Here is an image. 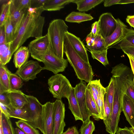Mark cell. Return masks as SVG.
Wrapping results in <instances>:
<instances>
[{
  "label": "cell",
  "instance_id": "f35d334b",
  "mask_svg": "<svg viewBox=\"0 0 134 134\" xmlns=\"http://www.w3.org/2000/svg\"><path fill=\"white\" fill-rule=\"evenodd\" d=\"M10 6V0L3 4L2 6L0 16V27L4 26L9 13Z\"/></svg>",
  "mask_w": 134,
  "mask_h": 134
},
{
  "label": "cell",
  "instance_id": "11a10c76",
  "mask_svg": "<svg viewBox=\"0 0 134 134\" xmlns=\"http://www.w3.org/2000/svg\"><path fill=\"white\" fill-rule=\"evenodd\" d=\"M128 57L131 68L134 76V57L129 55H127Z\"/></svg>",
  "mask_w": 134,
  "mask_h": 134
},
{
  "label": "cell",
  "instance_id": "6da1fadb",
  "mask_svg": "<svg viewBox=\"0 0 134 134\" xmlns=\"http://www.w3.org/2000/svg\"><path fill=\"white\" fill-rule=\"evenodd\" d=\"M43 7L30 8L26 14L23 23L14 40L11 43L12 55L30 37L36 38L42 36L44 17L41 15Z\"/></svg>",
  "mask_w": 134,
  "mask_h": 134
},
{
  "label": "cell",
  "instance_id": "836d02e7",
  "mask_svg": "<svg viewBox=\"0 0 134 134\" xmlns=\"http://www.w3.org/2000/svg\"><path fill=\"white\" fill-rule=\"evenodd\" d=\"M105 88L107 99L111 113L112 109L115 92L114 82L112 77L111 78L108 85Z\"/></svg>",
  "mask_w": 134,
  "mask_h": 134
},
{
  "label": "cell",
  "instance_id": "60d3db41",
  "mask_svg": "<svg viewBox=\"0 0 134 134\" xmlns=\"http://www.w3.org/2000/svg\"><path fill=\"white\" fill-rule=\"evenodd\" d=\"M105 94H103L98 97V100L97 104L100 118L102 120H103L104 117V100Z\"/></svg>",
  "mask_w": 134,
  "mask_h": 134
},
{
  "label": "cell",
  "instance_id": "e0dca14e",
  "mask_svg": "<svg viewBox=\"0 0 134 134\" xmlns=\"http://www.w3.org/2000/svg\"><path fill=\"white\" fill-rule=\"evenodd\" d=\"M8 95L11 105L14 108H22L27 103L25 94L19 90H11L8 91Z\"/></svg>",
  "mask_w": 134,
  "mask_h": 134
},
{
  "label": "cell",
  "instance_id": "ba28073f",
  "mask_svg": "<svg viewBox=\"0 0 134 134\" xmlns=\"http://www.w3.org/2000/svg\"><path fill=\"white\" fill-rule=\"evenodd\" d=\"M54 118L52 134H62L66 126L64 121L65 109L61 100L56 99L53 102Z\"/></svg>",
  "mask_w": 134,
  "mask_h": 134
},
{
  "label": "cell",
  "instance_id": "8992f818",
  "mask_svg": "<svg viewBox=\"0 0 134 134\" xmlns=\"http://www.w3.org/2000/svg\"><path fill=\"white\" fill-rule=\"evenodd\" d=\"M68 60L57 57L50 46L48 51L43 55L42 62L44 64L43 70H46L52 72L54 74L64 71L68 66Z\"/></svg>",
  "mask_w": 134,
  "mask_h": 134
},
{
  "label": "cell",
  "instance_id": "d4e9b609",
  "mask_svg": "<svg viewBox=\"0 0 134 134\" xmlns=\"http://www.w3.org/2000/svg\"><path fill=\"white\" fill-rule=\"evenodd\" d=\"M93 19L90 14L73 11L66 16L65 21L67 22L79 24L82 22L91 20Z\"/></svg>",
  "mask_w": 134,
  "mask_h": 134
},
{
  "label": "cell",
  "instance_id": "8d00e7d4",
  "mask_svg": "<svg viewBox=\"0 0 134 134\" xmlns=\"http://www.w3.org/2000/svg\"><path fill=\"white\" fill-rule=\"evenodd\" d=\"M22 80L16 74L11 73L10 76V84L11 90H19L21 87L23 85Z\"/></svg>",
  "mask_w": 134,
  "mask_h": 134
},
{
  "label": "cell",
  "instance_id": "d6a6232c",
  "mask_svg": "<svg viewBox=\"0 0 134 134\" xmlns=\"http://www.w3.org/2000/svg\"><path fill=\"white\" fill-rule=\"evenodd\" d=\"M15 124L18 128L27 134H40L38 130L27 122L20 120Z\"/></svg>",
  "mask_w": 134,
  "mask_h": 134
},
{
  "label": "cell",
  "instance_id": "db71d44e",
  "mask_svg": "<svg viewBox=\"0 0 134 134\" xmlns=\"http://www.w3.org/2000/svg\"><path fill=\"white\" fill-rule=\"evenodd\" d=\"M126 20L130 26L134 28V15L127 16Z\"/></svg>",
  "mask_w": 134,
  "mask_h": 134
},
{
  "label": "cell",
  "instance_id": "4316f807",
  "mask_svg": "<svg viewBox=\"0 0 134 134\" xmlns=\"http://www.w3.org/2000/svg\"><path fill=\"white\" fill-rule=\"evenodd\" d=\"M11 43L0 44V64L5 65L10 60L13 55L11 50Z\"/></svg>",
  "mask_w": 134,
  "mask_h": 134
},
{
  "label": "cell",
  "instance_id": "44dd1931",
  "mask_svg": "<svg viewBox=\"0 0 134 134\" xmlns=\"http://www.w3.org/2000/svg\"><path fill=\"white\" fill-rule=\"evenodd\" d=\"M11 73L5 65L0 64V93L11 90L10 84Z\"/></svg>",
  "mask_w": 134,
  "mask_h": 134
},
{
  "label": "cell",
  "instance_id": "9c48e42d",
  "mask_svg": "<svg viewBox=\"0 0 134 134\" xmlns=\"http://www.w3.org/2000/svg\"><path fill=\"white\" fill-rule=\"evenodd\" d=\"M42 70V67L37 61L31 60L18 69L15 74L22 80L26 82L35 79L37 75Z\"/></svg>",
  "mask_w": 134,
  "mask_h": 134
},
{
  "label": "cell",
  "instance_id": "484cf974",
  "mask_svg": "<svg viewBox=\"0 0 134 134\" xmlns=\"http://www.w3.org/2000/svg\"><path fill=\"white\" fill-rule=\"evenodd\" d=\"M104 0H74L79 12H87L103 2Z\"/></svg>",
  "mask_w": 134,
  "mask_h": 134
},
{
  "label": "cell",
  "instance_id": "c3c4849f",
  "mask_svg": "<svg viewBox=\"0 0 134 134\" xmlns=\"http://www.w3.org/2000/svg\"><path fill=\"white\" fill-rule=\"evenodd\" d=\"M7 43L4 26L0 27V44Z\"/></svg>",
  "mask_w": 134,
  "mask_h": 134
},
{
  "label": "cell",
  "instance_id": "f1b7e54d",
  "mask_svg": "<svg viewBox=\"0 0 134 134\" xmlns=\"http://www.w3.org/2000/svg\"><path fill=\"white\" fill-rule=\"evenodd\" d=\"M10 118L0 111V124L3 134H15Z\"/></svg>",
  "mask_w": 134,
  "mask_h": 134
},
{
  "label": "cell",
  "instance_id": "2e32d148",
  "mask_svg": "<svg viewBox=\"0 0 134 134\" xmlns=\"http://www.w3.org/2000/svg\"><path fill=\"white\" fill-rule=\"evenodd\" d=\"M9 13L11 21L14 28V39L26 13L17 9L14 6L12 0H10Z\"/></svg>",
  "mask_w": 134,
  "mask_h": 134
},
{
  "label": "cell",
  "instance_id": "91938a15",
  "mask_svg": "<svg viewBox=\"0 0 134 134\" xmlns=\"http://www.w3.org/2000/svg\"><path fill=\"white\" fill-rule=\"evenodd\" d=\"M129 129L134 134V128L131 127L129 128Z\"/></svg>",
  "mask_w": 134,
  "mask_h": 134
},
{
  "label": "cell",
  "instance_id": "4fadbf2b",
  "mask_svg": "<svg viewBox=\"0 0 134 134\" xmlns=\"http://www.w3.org/2000/svg\"><path fill=\"white\" fill-rule=\"evenodd\" d=\"M116 28L113 34L105 39L107 47L108 48L125 38L134 30L128 29L127 26L119 19H116Z\"/></svg>",
  "mask_w": 134,
  "mask_h": 134
},
{
  "label": "cell",
  "instance_id": "7402d4cb",
  "mask_svg": "<svg viewBox=\"0 0 134 134\" xmlns=\"http://www.w3.org/2000/svg\"><path fill=\"white\" fill-rule=\"evenodd\" d=\"M67 99L68 101L69 108L71 111L75 120H80L82 121L79 106L75 94L74 87H72Z\"/></svg>",
  "mask_w": 134,
  "mask_h": 134
},
{
  "label": "cell",
  "instance_id": "ffe728a7",
  "mask_svg": "<svg viewBox=\"0 0 134 134\" xmlns=\"http://www.w3.org/2000/svg\"><path fill=\"white\" fill-rule=\"evenodd\" d=\"M30 54L28 47H20L14 54L13 62L15 67L19 69L27 62Z\"/></svg>",
  "mask_w": 134,
  "mask_h": 134
},
{
  "label": "cell",
  "instance_id": "1f68e13d",
  "mask_svg": "<svg viewBox=\"0 0 134 134\" xmlns=\"http://www.w3.org/2000/svg\"><path fill=\"white\" fill-rule=\"evenodd\" d=\"M90 51H101L108 49L107 47L105 39L101 36L100 33L95 37L94 44L92 47L86 46Z\"/></svg>",
  "mask_w": 134,
  "mask_h": 134
},
{
  "label": "cell",
  "instance_id": "681fc988",
  "mask_svg": "<svg viewBox=\"0 0 134 134\" xmlns=\"http://www.w3.org/2000/svg\"><path fill=\"white\" fill-rule=\"evenodd\" d=\"M62 134H79L76 127L74 126L69 128L67 130Z\"/></svg>",
  "mask_w": 134,
  "mask_h": 134
},
{
  "label": "cell",
  "instance_id": "816d5d0a",
  "mask_svg": "<svg viewBox=\"0 0 134 134\" xmlns=\"http://www.w3.org/2000/svg\"><path fill=\"white\" fill-rule=\"evenodd\" d=\"M121 49L126 55H129L134 57V47L124 48Z\"/></svg>",
  "mask_w": 134,
  "mask_h": 134
},
{
  "label": "cell",
  "instance_id": "4dcf8cb0",
  "mask_svg": "<svg viewBox=\"0 0 134 134\" xmlns=\"http://www.w3.org/2000/svg\"><path fill=\"white\" fill-rule=\"evenodd\" d=\"M87 88H89L95 92L98 97L106 93L105 88L100 83V80L96 79L90 82L87 85Z\"/></svg>",
  "mask_w": 134,
  "mask_h": 134
},
{
  "label": "cell",
  "instance_id": "5bb4252c",
  "mask_svg": "<svg viewBox=\"0 0 134 134\" xmlns=\"http://www.w3.org/2000/svg\"><path fill=\"white\" fill-rule=\"evenodd\" d=\"M111 73L112 75L120 78L128 87L134 81L131 69L123 63H120L113 67Z\"/></svg>",
  "mask_w": 134,
  "mask_h": 134
},
{
  "label": "cell",
  "instance_id": "6f0895ef",
  "mask_svg": "<svg viewBox=\"0 0 134 134\" xmlns=\"http://www.w3.org/2000/svg\"><path fill=\"white\" fill-rule=\"evenodd\" d=\"M15 134H27L21 130L19 128L14 129Z\"/></svg>",
  "mask_w": 134,
  "mask_h": 134
},
{
  "label": "cell",
  "instance_id": "5b68a950",
  "mask_svg": "<svg viewBox=\"0 0 134 134\" xmlns=\"http://www.w3.org/2000/svg\"><path fill=\"white\" fill-rule=\"evenodd\" d=\"M27 102L25 106L29 111L32 120L29 123L34 127L39 130L43 134L42 123L43 105L35 97L25 94Z\"/></svg>",
  "mask_w": 134,
  "mask_h": 134
},
{
  "label": "cell",
  "instance_id": "9a60e30c",
  "mask_svg": "<svg viewBox=\"0 0 134 134\" xmlns=\"http://www.w3.org/2000/svg\"><path fill=\"white\" fill-rule=\"evenodd\" d=\"M65 34L75 51L85 61L90 63L87 49L80 39L68 31Z\"/></svg>",
  "mask_w": 134,
  "mask_h": 134
},
{
  "label": "cell",
  "instance_id": "ab89813d",
  "mask_svg": "<svg viewBox=\"0 0 134 134\" xmlns=\"http://www.w3.org/2000/svg\"><path fill=\"white\" fill-rule=\"evenodd\" d=\"M95 129L93 122L90 120L83 123L80 129V134H92Z\"/></svg>",
  "mask_w": 134,
  "mask_h": 134
},
{
  "label": "cell",
  "instance_id": "ee69618b",
  "mask_svg": "<svg viewBox=\"0 0 134 134\" xmlns=\"http://www.w3.org/2000/svg\"><path fill=\"white\" fill-rule=\"evenodd\" d=\"M47 0H31L30 7L32 8L43 7Z\"/></svg>",
  "mask_w": 134,
  "mask_h": 134
},
{
  "label": "cell",
  "instance_id": "d6986e66",
  "mask_svg": "<svg viewBox=\"0 0 134 134\" xmlns=\"http://www.w3.org/2000/svg\"><path fill=\"white\" fill-rule=\"evenodd\" d=\"M9 108V117L19 119L30 123L32 121L30 112L25 105L23 108H16L11 104L7 106Z\"/></svg>",
  "mask_w": 134,
  "mask_h": 134
},
{
  "label": "cell",
  "instance_id": "e575fe53",
  "mask_svg": "<svg viewBox=\"0 0 134 134\" xmlns=\"http://www.w3.org/2000/svg\"><path fill=\"white\" fill-rule=\"evenodd\" d=\"M104 117L103 120L105 125L106 130L109 133L111 123V111L107 99L106 93L104 97Z\"/></svg>",
  "mask_w": 134,
  "mask_h": 134
},
{
  "label": "cell",
  "instance_id": "ac0fdd59",
  "mask_svg": "<svg viewBox=\"0 0 134 134\" xmlns=\"http://www.w3.org/2000/svg\"><path fill=\"white\" fill-rule=\"evenodd\" d=\"M122 109L127 120L134 128V102L126 93L123 99Z\"/></svg>",
  "mask_w": 134,
  "mask_h": 134
},
{
  "label": "cell",
  "instance_id": "f6af8a7d",
  "mask_svg": "<svg viewBox=\"0 0 134 134\" xmlns=\"http://www.w3.org/2000/svg\"><path fill=\"white\" fill-rule=\"evenodd\" d=\"M126 93L134 102V81L129 87Z\"/></svg>",
  "mask_w": 134,
  "mask_h": 134
},
{
  "label": "cell",
  "instance_id": "8fae6325",
  "mask_svg": "<svg viewBox=\"0 0 134 134\" xmlns=\"http://www.w3.org/2000/svg\"><path fill=\"white\" fill-rule=\"evenodd\" d=\"M98 21L100 33L104 39L110 36L116 27V20L110 13H106L102 14Z\"/></svg>",
  "mask_w": 134,
  "mask_h": 134
},
{
  "label": "cell",
  "instance_id": "52a82bcc",
  "mask_svg": "<svg viewBox=\"0 0 134 134\" xmlns=\"http://www.w3.org/2000/svg\"><path fill=\"white\" fill-rule=\"evenodd\" d=\"M50 46L49 39L47 34L31 41L28 47L32 57L39 62H42V58Z\"/></svg>",
  "mask_w": 134,
  "mask_h": 134
},
{
  "label": "cell",
  "instance_id": "603a6c76",
  "mask_svg": "<svg viewBox=\"0 0 134 134\" xmlns=\"http://www.w3.org/2000/svg\"><path fill=\"white\" fill-rule=\"evenodd\" d=\"M85 95L87 107L91 116L95 120H99L100 119L97 105L87 87Z\"/></svg>",
  "mask_w": 134,
  "mask_h": 134
},
{
  "label": "cell",
  "instance_id": "3957f363",
  "mask_svg": "<svg viewBox=\"0 0 134 134\" xmlns=\"http://www.w3.org/2000/svg\"><path fill=\"white\" fill-rule=\"evenodd\" d=\"M68 28L63 20L56 19L50 23L48 29L47 34L52 51L57 57L61 59L63 58L65 33Z\"/></svg>",
  "mask_w": 134,
  "mask_h": 134
},
{
  "label": "cell",
  "instance_id": "cb8c5ba5",
  "mask_svg": "<svg viewBox=\"0 0 134 134\" xmlns=\"http://www.w3.org/2000/svg\"><path fill=\"white\" fill-rule=\"evenodd\" d=\"M74 0H47L43 9L44 11H49L59 10L66 5L73 3Z\"/></svg>",
  "mask_w": 134,
  "mask_h": 134
},
{
  "label": "cell",
  "instance_id": "30bf717a",
  "mask_svg": "<svg viewBox=\"0 0 134 134\" xmlns=\"http://www.w3.org/2000/svg\"><path fill=\"white\" fill-rule=\"evenodd\" d=\"M86 87V82L81 80L80 82L74 87L75 94L79 106L83 123L90 120L91 116L86 104L85 91Z\"/></svg>",
  "mask_w": 134,
  "mask_h": 134
},
{
  "label": "cell",
  "instance_id": "d590c367",
  "mask_svg": "<svg viewBox=\"0 0 134 134\" xmlns=\"http://www.w3.org/2000/svg\"><path fill=\"white\" fill-rule=\"evenodd\" d=\"M106 49L101 51H90L92 57L100 62L104 66L108 64L107 55V50Z\"/></svg>",
  "mask_w": 134,
  "mask_h": 134
},
{
  "label": "cell",
  "instance_id": "f546056e",
  "mask_svg": "<svg viewBox=\"0 0 134 134\" xmlns=\"http://www.w3.org/2000/svg\"><path fill=\"white\" fill-rule=\"evenodd\" d=\"M4 26L7 43L12 42L14 39V29L11 21L9 12Z\"/></svg>",
  "mask_w": 134,
  "mask_h": 134
},
{
  "label": "cell",
  "instance_id": "277c9868",
  "mask_svg": "<svg viewBox=\"0 0 134 134\" xmlns=\"http://www.w3.org/2000/svg\"><path fill=\"white\" fill-rule=\"evenodd\" d=\"M49 90L53 97L58 99H67L73 87L69 80L61 74L51 76L48 80Z\"/></svg>",
  "mask_w": 134,
  "mask_h": 134
},
{
  "label": "cell",
  "instance_id": "9f6ffc18",
  "mask_svg": "<svg viewBox=\"0 0 134 134\" xmlns=\"http://www.w3.org/2000/svg\"><path fill=\"white\" fill-rule=\"evenodd\" d=\"M134 3V0H120L118 4H125Z\"/></svg>",
  "mask_w": 134,
  "mask_h": 134
},
{
  "label": "cell",
  "instance_id": "680465c9",
  "mask_svg": "<svg viewBox=\"0 0 134 134\" xmlns=\"http://www.w3.org/2000/svg\"><path fill=\"white\" fill-rule=\"evenodd\" d=\"M0 134H3L2 126L1 124H0Z\"/></svg>",
  "mask_w": 134,
  "mask_h": 134
},
{
  "label": "cell",
  "instance_id": "83f0119b",
  "mask_svg": "<svg viewBox=\"0 0 134 134\" xmlns=\"http://www.w3.org/2000/svg\"><path fill=\"white\" fill-rule=\"evenodd\" d=\"M133 47H134V31L119 41L111 45L108 48H115L117 49H122Z\"/></svg>",
  "mask_w": 134,
  "mask_h": 134
},
{
  "label": "cell",
  "instance_id": "7a4b0ae2",
  "mask_svg": "<svg viewBox=\"0 0 134 134\" xmlns=\"http://www.w3.org/2000/svg\"><path fill=\"white\" fill-rule=\"evenodd\" d=\"M64 53L77 78L88 83L92 80L94 74L91 65L85 61L75 51L65 35Z\"/></svg>",
  "mask_w": 134,
  "mask_h": 134
},
{
  "label": "cell",
  "instance_id": "7dc6e473",
  "mask_svg": "<svg viewBox=\"0 0 134 134\" xmlns=\"http://www.w3.org/2000/svg\"><path fill=\"white\" fill-rule=\"evenodd\" d=\"M115 134H134L133 132L126 126L123 128H118Z\"/></svg>",
  "mask_w": 134,
  "mask_h": 134
},
{
  "label": "cell",
  "instance_id": "f907efd6",
  "mask_svg": "<svg viewBox=\"0 0 134 134\" xmlns=\"http://www.w3.org/2000/svg\"><path fill=\"white\" fill-rule=\"evenodd\" d=\"M120 0H104V5L105 7H109L112 5L118 4Z\"/></svg>",
  "mask_w": 134,
  "mask_h": 134
},
{
  "label": "cell",
  "instance_id": "f5cc1de1",
  "mask_svg": "<svg viewBox=\"0 0 134 134\" xmlns=\"http://www.w3.org/2000/svg\"><path fill=\"white\" fill-rule=\"evenodd\" d=\"M0 109L1 112L9 117V108L7 106L0 103Z\"/></svg>",
  "mask_w": 134,
  "mask_h": 134
},
{
  "label": "cell",
  "instance_id": "7c38bea8",
  "mask_svg": "<svg viewBox=\"0 0 134 134\" xmlns=\"http://www.w3.org/2000/svg\"><path fill=\"white\" fill-rule=\"evenodd\" d=\"M53 103L47 102L43 105L42 123L43 134H52L54 123Z\"/></svg>",
  "mask_w": 134,
  "mask_h": 134
},
{
  "label": "cell",
  "instance_id": "7bdbcfd3",
  "mask_svg": "<svg viewBox=\"0 0 134 134\" xmlns=\"http://www.w3.org/2000/svg\"><path fill=\"white\" fill-rule=\"evenodd\" d=\"M90 33L94 37H96L100 33L98 21H96L92 24L91 26V31Z\"/></svg>",
  "mask_w": 134,
  "mask_h": 134
},
{
  "label": "cell",
  "instance_id": "bcb514c9",
  "mask_svg": "<svg viewBox=\"0 0 134 134\" xmlns=\"http://www.w3.org/2000/svg\"><path fill=\"white\" fill-rule=\"evenodd\" d=\"M95 37H94L90 33L87 36L86 38V46L88 47H92L94 44V40Z\"/></svg>",
  "mask_w": 134,
  "mask_h": 134
},
{
  "label": "cell",
  "instance_id": "b9f144b4",
  "mask_svg": "<svg viewBox=\"0 0 134 134\" xmlns=\"http://www.w3.org/2000/svg\"><path fill=\"white\" fill-rule=\"evenodd\" d=\"M8 91L0 93V103L6 106L10 104V101L8 95Z\"/></svg>",
  "mask_w": 134,
  "mask_h": 134
},
{
  "label": "cell",
  "instance_id": "74e56055",
  "mask_svg": "<svg viewBox=\"0 0 134 134\" xmlns=\"http://www.w3.org/2000/svg\"><path fill=\"white\" fill-rule=\"evenodd\" d=\"M13 3L18 10L26 13L30 8L31 0H12Z\"/></svg>",
  "mask_w": 134,
  "mask_h": 134
}]
</instances>
